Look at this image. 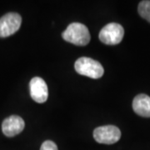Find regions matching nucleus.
Masks as SVG:
<instances>
[{"mask_svg":"<svg viewBox=\"0 0 150 150\" xmlns=\"http://www.w3.org/2000/svg\"><path fill=\"white\" fill-rule=\"evenodd\" d=\"M65 41L78 46H85L90 41L88 28L80 23H72L62 33Z\"/></svg>","mask_w":150,"mask_h":150,"instance_id":"f257e3e1","label":"nucleus"},{"mask_svg":"<svg viewBox=\"0 0 150 150\" xmlns=\"http://www.w3.org/2000/svg\"><path fill=\"white\" fill-rule=\"evenodd\" d=\"M133 109L138 115L150 118V97L141 93L134 98Z\"/></svg>","mask_w":150,"mask_h":150,"instance_id":"6e6552de","label":"nucleus"},{"mask_svg":"<svg viewBox=\"0 0 150 150\" xmlns=\"http://www.w3.org/2000/svg\"><path fill=\"white\" fill-rule=\"evenodd\" d=\"M138 12L143 18L150 23V1L144 0L140 2L138 7Z\"/></svg>","mask_w":150,"mask_h":150,"instance_id":"1a4fd4ad","label":"nucleus"},{"mask_svg":"<svg viewBox=\"0 0 150 150\" xmlns=\"http://www.w3.org/2000/svg\"><path fill=\"white\" fill-rule=\"evenodd\" d=\"M29 88L31 98L35 102L43 103L47 101L48 96V86L42 78H33L29 83Z\"/></svg>","mask_w":150,"mask_h":150,"instance_id":"423d86ee","label":"nucleus"},{"mask_svg":"<svg viewBox=\"0 0 150 150\" xmlns=\"http://www.w3.org/2000/svg\"><path fill=\"white\" fill-rule=\"evenodd\" d=\"M124 29L122 25L117 23H110L101 29L98 38L105 44L116 45L122 41Z\"/></svg>","mask_w":150,"mask_h":150,"instance_id":"7ed1b4c3","label":"nucleus"},{"mask_svg":"<svg viewBox=\"0 0 150 150\" xmlns=\"http://www.w3.org/2000/svg\"><path fill=\"white\" fill-rule=\"evenodd\" d=\"M25 127L23 119L17 115H12L5 118L2 123V130L7 137H13L20 134Z\"/></svg>","mask_w":150,"mask_h":150,"instance_id":"0eeeda50","label":"nucleus"},{"mask_svg":"<svg viewBox=\"0 0 150 150\" xmlns=\"http://www.w3.org/2000/svg\"><path fill=\"white\" fill-rule=\"evenodd\" d=\"M40 150H59L58 147L55 143L50 140H47L45 142H43V144L41 145Z\"/></svg>","mask_w":150,"mask_h":150,"instance_id":"9d476101","label":"nucleus"},{"mask_svg":"<svg viewBox=\"0 0 150 150\" xmlns=\"http://www.w3.org/2000/svg\"><path fill=\"white\" fill-rule=\"evenodd\" d=\"M74 68L78 74L95 79L101 78L104 73L99 62L88 57L79 58L75 62Z\"/></svg>","mask_w":150,"mask_h":150,"instance_id":"f03ea898","label":"nucleus"},{"mask_svg":"<svg viewBox=\"0 0 150 150\" xmlns=\"http://www.w3.org/2000/svg\"><path fill=\"white\" fill-rule=\"evenodd\" d=\"M93 138L99 144H112L120 139L121 131L114 125L101 126L94 129Z\"/></svg>","mask_w":150,"mask_h":150,"instance_id":"20e7f679","label":"nucleus"},{"mask_svg":"<svg viewBox=\"0 0 150 150\" xmlns=\"http://www.w3.org/2000/svg\"><path fill=\"white\" fill-rule=\"evenodd\" d=\"M22 18L17 13H8L0 18V37L13 35L21 26Z\"/></svg>","mask_w":150,"mask_h":150,"instance_id":"39448f33","label":"nucleus"}]
</instances>
